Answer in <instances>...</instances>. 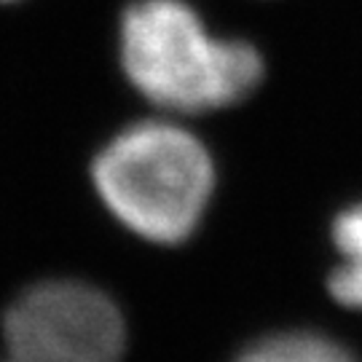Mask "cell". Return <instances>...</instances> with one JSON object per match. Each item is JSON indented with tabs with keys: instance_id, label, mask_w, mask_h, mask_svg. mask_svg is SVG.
Wrapping results in <instances>:
<instances>
[{
	"instance_id": "8992f818",
	"label": "cell",
	"mask_w": 362,
	"mask_h": 362,
	"mask_svg": "<svg viewBox=\"0 0 362 362\" xmlns=\"http://www.w3.org/2000/svg\"><path fill=\"white\" fill-rule=\"evenodd\" d=\"M0 3H19V0H0Z\"/></svg>"
},
{
	"instance_id": "5b68a950",
	"label": "cell",
	"mask_w": 362,
	"mask_h": 362,
	"mask_svg": "<svg viewBox=\"0 0 362 362\" xmlns=\"http://www.w3.org/2000/svg\"><path fill=\"white\" fill-rule=\"evenodd\" d=\"M236 362H354V357L322 336L287 333L250 346Z\"/></svg>"
},
{
	"instance_id": "7a4b0ae2",
	"label": "cell",
	"mask_w": 362,
	"mask_h": 362,
	"mask_svg": "<svg viewBox=\"0 0 362 362\" xmlns=\"http://www.w3.org/2000/svg\"><path fill=\"white\" fill-rule=\"evenodd\" d=\"M91 185L113 218L153 245L191 239L215 194V161L191 129L145 118L118 129L91 158Z\"/></svg>"
},
{
	"instance_id": "277c9868",
	"label": "cell",
	"mask_w": 362,
	"mask_h": 362,
	"mask_svg": "<svg viewBox=\"0 0 362 362\" xmlns=\"http://www.w3.org/2000/svg\"><path fill=\"white\" fill-rule=\"evenodd\" d=\"M333 245L341 263L330 274V293L338 303L362 309V204L344 209L333 223Z\"/></svg>"
},
{
	"instance_id": "6da1fadb",
	"label": "cell",
	"mask_w": 362,
	"mask_h": 362,
	"mask_svg": "<svg viewBox=\"0 0 362 362\" xmlns=\"http://www.w3.org/2000/svg\"><path fill=\"white\" fill-rule=\"evenodd\" d=\"M118 70L167 116H204L245 103L263 81L258 46L215 35L188 0H129L116 25Z\"/></svg>"
},
{
	"instance_id": "3957f363",
	"label": "cell",
	"mask_w": 362,
	"mask_h": 362,
	"mask_svg": "<svg viewBox=\"0 0 362 362\" xmlns=\"http://www.w3.org/2000/svg\"><path fill=\"white\" fill-rule=\"evenodd\" d=\"M0 362H118L127 344L124 317L103 290L83 282H40L3 317Z\"/></svg>"
}]
</instances>
